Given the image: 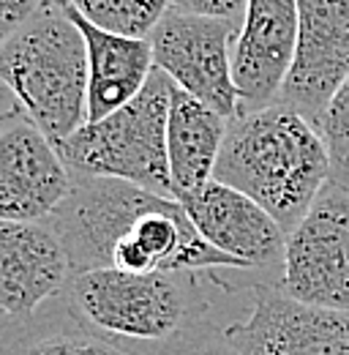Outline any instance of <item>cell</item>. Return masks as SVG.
<instances>
[{
    "label": "cell",
    "mask_w": 349,
    "mask_h": 355,
    "mask_svg": "<svg viewBox=\"0 0 349 355\" xmlns=\"http://www.w3.org/2000/svg\"><path fill=\"white\" fill-rule=\"evenodd\" d=\"M216 180L251 197L289 235L330 183V159L316 123L278 101L229 123Z\"/></svg>",
    "instance_id": "1"
},
{
    "label": "cell",
    "mask_w": 349,
    "mask_h": 355,
    "mask_svg": "<svg viewBox=\"0 0 349 355\" xmlns=\"http://www.w3.org/2000/svg\"><path fill=\"white\" fill-rule=\"evenodd\" d=\"M6 93L57 145L87 123V44L63 0L44 6L0 46Z\"/></svg>",
    "instance_id": "2"
},
{
    "label": "cell",
    "mask_w": 349,
    "mask_h": 355,
    "mask_svg": "<svg viewBox=\"0 0 349 355\" xmlns=\"http://www.w3.org/2000/svg\"><path fill=\"white\" fill-rule=\"evenodd\" d=\"M205 273L156 270L123 273L115 268L74 273L69 306L96 331L129 345H164L177 331L205 317Z\"/></svg>",
    "instance_id": "3"
},
{
    "label": "cell",
    "mask_w": 349,
    "mask_h": 355,
    "mask_svg": "<svg viewBox=\"0 0 349 355\" xmlns=\"http://www.w3.org/2000/svg\"><path fill=\"white\" fill-rule=\"evenodd\" d=\"M172 90V80L156 69L131 104L57 142L71 175L115 178L174 200L167 145Z\"/></svg>",
    "instance_id": "4"
},
{
    "label": "cell",
    "mask_w": 349,
    "mask_h": 355,
    "mask_svg": "<svg viewBox=\"0 0 349 355\" xmlns=\"http://www.w3.org/2000/svg\"><path fill=\"white\" fill-rule=\"evenodd\" d=\"M287 295L322 309L349 311V191L328 183L287 235L281 284Z\"/></svg>",
    "instance_id": "5"
},
{
    "label": "cell",
    "mask_w": 349,
    "mask_h": 355,
    "mask_svg": "<svg viewBox=\"0 0 349 355\" xmlns=\"http://www.w3.org/2000/svg\"><path fill=\"white\" fill-rule=\"evenodd\" d=\"M238 31L240 28L232 22L170 8L150 36L156 69L229 121L240 115V98L232 80V42Z\"/></svg>",
    "instance_id": "6"
},
{
    "label": "cell",
    "mask_w": 349,
    "mask_h": 355,
    "mask_svg": "<svg viewBox=\"0 0 349 355\" xmlns=\"http://www.w3.org/2000/svg\"><path fill=\"white\" fill-rule=\"evenodd\" d=\"M74 175L57 145L14 101L0 121V216L3 222H46L69 197Z\"/></svg>",
    "instance_id": "7"
},
{
    "label": "cell",
    "mask_w": 349,
    "mask_h": 355,
    "mask_svg": "<svg viewBox=\"0 0 349 355\" xmlns=\"http://www.w3.org/2000/svg\"><path fill=\"white\" fill-rule=\"evenodd\" d=\"M226 336L243 355H349V311L301 304L262 284L251 311L232 322Z\"/></svg>",
    "instance_id": "8"
},
{
    "label": "cell",
    "mask_w": 349,
    "mask_h": 355,
    "mask_svg": "<svg viewBox=\"0 0 349 355\" xmlns=\"http://www.w3.org/2000/svg\"><path fill=\"white\" fill-rule=\"evenodd\" d=\"M180 205L213 249L254 268L265 284H281L287 232L251 197L221 180H211L183 197Z\"/></svg>",
    "instance_id": "9"
},
{
    "label": "cell",
    "mask_w": 349,
    "mask_h": 355,
    "mask_svg": "<svg viewBox=\"0 0 349 355\" xmlns=\"http://www.w3.org/2000/svg\"><path fill=\"white\" fill-rule=\"evenodd\" d=\"M349 80V0H298V49L281 104L311 123Z\"/></svg>",
    "instance_id": "10"
},
{
    "label": "cell",
    "mask_w": 349,
    "mask_h": 355,
    "mask_svg": "<svg viewBox=\"0 0 349 355\" xmlns=\"http://www.w3.org/2000/svg\"><path fill=\"white\" fill-rule=\"evenodd\" d=\"M298 49V0H249L232 42V80L240 115L281 101Z\"/></svg>",
    "instance_id": "11"
},
{
    "label": "cell",
    "mask_w": 349,
    "mask_h": 355,
    "mask_svg": "<svg viewBox=\"0 0 349 355\" xmlns=\"http://www.w3.org/2000/svg\"><path fill=\"white\" fill-rule=\"evenodd\" d=\"M74 276L66 246L46 222L0 224V309L19 322L63 298Z\"/></svg>",
    "instance_id": "12"
},
{
    "label": "cell",
    "mask_w": 349,
    "mask_h": 355,
    "mask_svg": "<svg viewBox=\"0 0 349 355\" xmlns=\"http://www.w3.org/2000/svg\"><path fill=\"white\" fill-rule=\"evenodd\" d=\"M66 3V0H63ZM69 17L87 44V123H98L131 104L156 71L150 39H126L90 25L66 3Z\"/></svg>",
    "instance_id": "13"
},
{
    "label": "cell",
    "mask_w": 349,
    "mask_h": 355,
    "mask_svg": "<svg viewBox=\"0 0 349 355\" xmlns=\"http://www.w3.org/2000/svg\"><path fill=\"white\" fill-rule=\"evenodd\" d=\"M229 118H224L205 101L188 96L174 85L170 104V173H172L174 200L199 191L216 180V167L224 139L229 134Z\"/></svg>",
    "instance_id": "14"
},
{
    "label": "cell",
    "mask_w": 349,
    "mask_h": 355,
    "mask_svg": "<svg viewBox=\"0 0 349 355\" xmlns=\"http://www.w3.org/2000/svg\"><path fill=\"white\" fill-rule=\"evenodd\" d=\"M3 355H156V350L147 353L96 331L63 295L28 320L6 322Z\"/></svg>",
    "instance_id": "15"
},
{
    "label": "cell",
    "mask_w": 349,
    "mask_h": 355,
    "mask_svg": "<svg viewBox=\"0 0 349 355\" xmlns=\"http://www.w3.org/2000/svg\"><path fill=\"white\" fill-rule=\"evenodd\" d=\"M77 14H82L90 25L126 36V39H150L164 14L170 11V0H66Z\"/></svg>",
    "instance_id": "16"
},
{
    "label": "cell",
    "mask_w": 349,
    "mask_h": 355,
    "mask_svg": "<svg viewBox=\"0 0 349 355\" xmlns=\"http://www.w3.org/2000/svg\"><path fill=\"white\" fill-rule=\"evenodd\" d=\"M316 129L328 148L330 159V183L349 191V80L333 96L328 110L319 115Z\"/></svg>",
    "instance_id": "17"
},
{
    "label": "cell",
    "mask_w": 349,
    "mask_h": 355,
    "mask_svg": "<svg viewBox=\"0 0 349 355\" xmlns=\"http://www.w3.org/2000/svg\"><path fill=\"white\" fill-rule=\"evenodd\" d=\"M156 355H243L226 336V328H218L205 317L177 331L172 339L159 345Z\"/></svg>",
    "instance_id": "18"
},
{
    "label": "cell",
    "mask_w": 349,
    "mask_h": 355,
    "mask_svg": "<svg viewBox=\"0 0 349 355\" xmlns=\"http://www.w3.org/2000/svg\"><path fill=\"white\" fill-rule=\"evenodd\" d=\"M170 8H177L191 17L221 19V22H232L235 28H243L249 0H170Z\"/></svg>",
    "instance_id": "19"
},
{
    "label": "cell",
    "mask_w": 349,
    "mask_h": 355,
    "mask_svg": "<svg viewBox=\"0 0 349 355\" xmlns=\"http://www.w3.org/2000/svg\"><path fill=\"white\" fill-rule=\"evenodd\" d=\"M44 0H0V36H11L17 28H22L39 8Z\"/></svg>",
    "instance_id": "20"
}]
</instances>
